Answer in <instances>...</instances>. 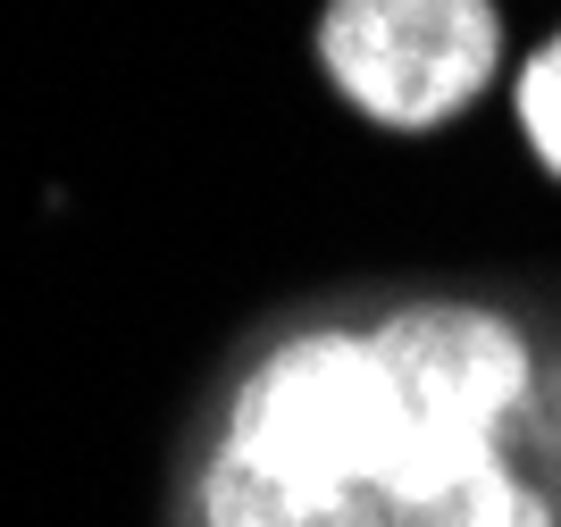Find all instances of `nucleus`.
Wrapping results in <instances>:
<instances>
[{
  "mask_svg": "<svg viewBox=\"0 0 561 527\" xmlns=\"http://www.w3.org/2000/svg\"><path fill=\"white\" fill-rule=\"evenodd\" d=\"M411 444L360 319H294L234 368L185 478L193 527H377Z\"/></svg>",
  "mask_w": 561,
  "mask_h": 527,
  "instance_id": "1",
  "label": "nucleus"
},
{
  "mask_svg": "<svg viewBox=\"0 0 561 527\" xmlns=\"http://www.w3.org/2000/svg\"><path fill=\"white\" fill-rule=\"evenodd\" d=\"M310 59L360 126L445 135L478 117L512 76V18L494 0H328Z\"/></svg>",
  "mask_w": 561,
  "mask_h": 527,
  "instance_id": "2",
  "label": "nucleus"
},
{
  "mask_svg": "<svg viewBox=\"0 0 561 527\" xmlns=\"http://www.w3.org/2000/svg\"><path fill=\"white\" fill-rule=\"evenodd\" d=\"M503 110H512V135H519V151L537 160V176L561 184V25L537 34V43L512 59V76H503Z\"/></svg>",
  "mask_w": 561,
  "mask_h": 527,
  "instance_id": "3",
  "label": "nucleus"
}]
</instances>
